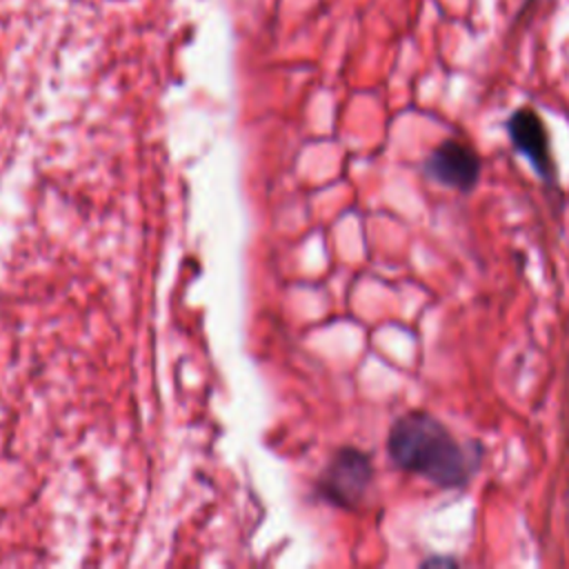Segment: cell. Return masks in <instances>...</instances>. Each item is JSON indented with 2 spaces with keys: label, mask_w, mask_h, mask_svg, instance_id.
Wrapping results in <instances>:
<instances>
[{
  "label": "cell",
  "mask_w": 569,
  "mask_h": 569,
  "mask_svg": "<svg viewBox=\"0 0 569 569\" xmlns=\"http://www.w3.org/2000/svg\"><path fill=\"white\" fill-rule=\"evenodd\" d=\"M391 460L411 473H420L440 487H460L476 469L447 427L425 411H409L389 431Z\"/></svg>",
  "instance_id": "1"
},
{
  "label": "cell",
  "mask_w": 569,
  "mask_h": 569,
  "mask_svg": "<svg viewBox=\"0 0 569 569\" xmlns=\"http://www.w3.org/2000/svg\"><path fill=\"white\" fill-rule=\"evenodd\" d=\"M371 478L373 467L369 456L362 453L360 449L345 447L331 458V462L322 471L318 489L329 502L347 509L360 502Z\"/></svg>",
  "instance_id": "2"
},
{
  "label": "cell",
  "mask_w": 569,
  "mask_h": 569,
  "mask_svg": "<svg viewBox=\"0 0 569 569\" xmlns=\"http://www.w3.org/2000/svg\"><path fill=\"white\" fill-rule=\"evenodd\" d=\"M427 171L433 180L447 187L467 191L478 182L480 158L469 144L458 140H447L429 156Z\"/></svg>",
  "instance_id": "3"
},
{
  "label": "cell",
  "mask_w": 569,
  "mask_h": 569,
  "mask_svg": "<svg viewBox=\"0 0 569 569\" xmlns=\"http://www.w3.org/2000/svg\"><path fill=\"white\" fill-rule=\"evenodd\" d=\"M509 136L513 147L527 156L533 169L549 178L551 176V153H549V138L540 116L531 109H520L509 118Z\"/></svg>",
  "instance_id": "4"
}]
</instances>
